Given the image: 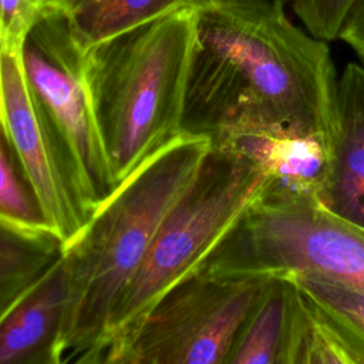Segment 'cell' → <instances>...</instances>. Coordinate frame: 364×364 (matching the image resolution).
<instances>
[{"mask_svg": "<svg viewBox=\"0 0 364 364\" xmlns=\"http://www.w3.org/2000/svg\"><path fill=\"white\" fill-rule=\"evenodd\" d=\"M279 0H199L182 132L219 144L245 135L303 139L327 152L337 74L327 41Z\"/></svg>", "mask_w": 364, "mask_h": 364, "instance_id": "obj_1", "label": "cell"}, {"mask_svg": "<svg viewBox=\"0 0 364 364\" xmlns=\"http://www.w3.org/2000/svg\"><path fill=\"white\" fill-rule=\"evenodd\" d=\"M210 146L206 136L178 135L128 175L64 247L71 290L64 346L77 363H100L119 297Z\"/></svg>", "mask_w": 364, "mask_h": 364, "instance_id": "obj_2", "label": "cell"}, {"mask_svg": "<svg viewBox=\"0 0 364 364\" xmlns=\"http://www.w3.org/2000/svg\"><path fill=\"white\" fill-rule=\"evenodd\" d=\"M195 43L191 7L85 50V80L118 183L182 134Z\"/></svg>", "mask_w": 364, "mask_h": 364, "instance_id": "obj_3", "label": "cell"}, {"mask_svg": "<svg viewBox=\"0 0 364 364\" xmlns=\"http://www.w3.org/2000/svg\"><path fill=\"white\" fill-rule=\"evenodd\" d=\"M199 270L229 276L316 274L364 291V230L317 196L269 181Z\"/></svg>", "mask_w": 364, "mask_h": 364, "instance_id": "obj_4", "label": "cell"}, {"mask_svg": "<svg viewBox=\"0 0 364 364\" xmlns=\"http://www.w3.org/2000/svg\"><path fill=\"white\" fill-rule=\"evenodd\" d=\"M267 172L252 156L212 145L196 176L162 220L135 276L119 297L109 323L107 347L128 331L181 279L205 259L259 196ZM100 358V363H101Z\"/></svg>", "mask_w": 364, "mask_h": 364, "instance_id": "obj_5", "label": "cell"}, {"mask_svg": "<svg viewBox=\"0 0 364 364\" xmlns=\"http://www.w3.org/2000/svg\"><path fill=\"white\" fill-rule=\"evenodd\" d=\"M270 276L203 270L181 279L104 351L107 364H226Z\"/></svg>", "mask_w": 364, "mask_h": 364, "instance_id": "obj_6", "label": "cell"}, {"mask_svg": "<svg viewBox=\"0 0 364 364\" xmlns=\"http://www.w3.org/2000/svg\"><path fill=\"white\" fill-rule=\"evenodd\" d=\"M27 82L68 152L84 192L97 209L119 185L97 124L84 71L85 50L63 9H47L21 51Z\"/></svg>", "mask_w": 364, "mask_h": 364, "instance_id": "obj_7", "label": "cell"}, {"mask_svg": "<svg viewBox=\"0 0 364 364\" xmlns=\"http://www.w3.org/2000/svg\"><path fill=\"white\" fill-rule=\"evenodd\" d=\"M0 119L51 228L65 247L80 235L95 208L27 82L20 51L1 44Z\"/></svg>", "mask_w": 364, "mask_h": 364, "instance_id": "obj_8", "label": "cell"}, {"mask_svg": "<svg viewBox=\"0 0 364 364\" xmlns=\"http://www.w3.org/2000/svg\"><path fill=\"white\" fill-rule=\"evenodd\" d=\"M70 309L63 253L0 317V364H61Z\"/></svg>", "mask_w": 364, "mask_h": 364, "instance_id": "obj_9", "label": "cell"}, {"mask_svg": "<svg viewBox=\"0 0 364 364\" xmlns=\"http://www.w3.org/2000/svg\"><path fill=\"white\" fill-rule=\"evenodd\" d=\"M317 199L328 213L364 230V64L348 63L337 78L334 135Z\"/></svg>", "mask_w": 364, "mask_h": 364, "instance_id": "obj_10", "label": "cell"}, {"mask_svg": "<svg viewBox=\"0 0 364 364\" xmlns=\"http://www.w3.org/2000/svg\"><path fill=\"white\" fill-rule=\"evenodd\" d=\"M299 289L270 276L243 321L226 364H286Z\"/></svg>", "mask_w": 364, "mask_h": 364, "instance_id": "obj_11", "label": "cell"}, {"mask_svg": "<svg viewBox=\"0 0 364 364\" xmlns=\"http://www.w3.org/2000/svg\"><path fill=\"white\" fill-rule=\"evenodd\" d=\"M286 364H364V346L299 286Z\"/></svg>", "mask_w": 364, "mask_h": 364, "instance_id": "obj_12", "label": "cell"}, {"mask_svg": "<svg viewBox=\"0 0 364 364\" xmlns=\"http://www.w3.org/2000/svg\"><path fill=\"white\" fill-rule=\"evenodd\" d=\"M199 0H70L63 11L77 43H98L175 11L195 7Z\"/></svg>", "mask_w": 364, "mask_h": 364, "instance_id": "obj_13", "label": "cell"}, {"mask_svg": "<svg viewBox=\"0 0 364 364\" xmlns=\"http://www.w3.org/2000/svg\"><path fill=\"white\" fill-rule=\"evenodd\" d=\"M54 233H37L0 222V317L61 257Z\"/></svg>", "mask_w": 364, "mask_h": 364, "instance_id": "obj_14", "label": "cell"}, {"mask_svg": "<svg viewBox=\"0 0 364 364\" xmlns=\"http://www.w3.org/2000/svg\"><path fill=\"white\" fill-rule=\"evenodd\" d=\"M0 222L37 233H54L0 119Z\"/></svg>", "mask_w": 364, "mask_h": 364, "instance_id": "obj_15", "label": "cell"}, {"mask_svg": "<svg viewBox=\"0 0 364 364\" xmlns=\"http://www.w3.org/2000/svg\"><path fill=\"white\" fill-rule=\"evenodd\" d=\"M296 286L331 313L364 346V291L306 273L289 274Z\"/></svg>", "mask_w": 364, "mask_h": 364, "instance_id": "obj_16", "label": "cell"}, {"mask_svg": "<svg viewBox=\"0 0 364 364\" xmlns=\"http://www.w3.org/2000/svg\"><path fill=\"white\" fill-rule=\"evenodd\" d=\"M353 0H291L293 13L314 37L333 41L338 33Z\"/></svg>", "mask_w": 364, "mask_h": 364, "instance_id": "obj_17", "label": "cell"}, {"mask_svg": "<svg viewBox=\"0 0 364 364\" xmlns=\"http://www.w3.org/2000/svg\"><path fill=\"white\" fill-rule=\"evenodd\" d=\"M47 9L44 0H0V44L21 51L27 34Z\"/></svg>", "mask_w": 364, "mask_h": 364, "instance_id": "obj_18", "label": "cell"}, {"mask_svg": "<svg viewBox=\"0 0 364 364\" xmlns=\"http://www.w3.org/2000/svg\"><path fill=\"white\" fill-rule=\"evenodd\" d=\"M338 38L343 40L364 64V0L351 1L341 24Z\"/></svg>", "mask_w": 364, "mask_h": 364, "instance_id": "obj_19", "label": "cell"}, {"mask_svg": "<svg viewBox=\"0 0 364 364\" xmlns=\"http://www.w3.org/2000/svg\"><path fill=\"white\" fill-rule=\"evenodd\" d=\"M68 1L70 0H44L46 6L50 9H64Z\"/></svg>", "mask_w": 364, "mask_h": 364, "instance_id": "obj_20", "label": "cell"}, {"mask_svg": "<svg viewBox=\"0 0 364 364\" xmlns=\"http://www.w3.org/2000/svg\"><path fill=\"white\" fill-rule=\"evenodd\" d=\"M279 1H282V3H284V4H286V3H291V0H279Z\"/></svg>", "mask_w": 364, "mask_h": 364, "instance_id": "obj_21", "label": "cell"}]
</instances>
